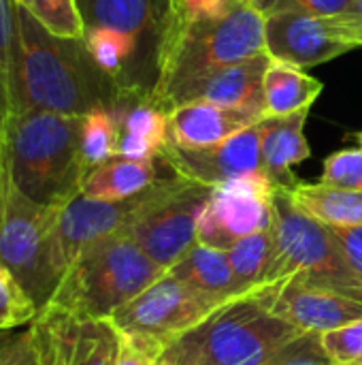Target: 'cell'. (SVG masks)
I'll use <instances>...</instances> for the list:
<instances>
[{
	"label": "cell",
	"instance_id": "cell-1",
	"mask_svg": "<svg viewBox=\"0 0 362 365\" xmlns=\"http://www.w3.org/2000/svg\"><path fill=\"white\" fill-rule=\"evenodd\" d=\"M117 98V83L94 62L83 38L55 36L15 4L9 115L51 111L81 118L98 107L113 109Z\"/></svg>",
	"mask_w": 362,
	"mask_h": 365
},
{
	"label": "cell",
	"instance_id": "cell-2",
	"mask_svg": "<svg viewBox=\"0 0 362 365\" xmlns=\"http://www.w3.org/2000/svg\"><path fill=\"white\" fill-rule=\"evenodd\" d=\"M9 184L41 207L81 192V118L51 111L11 113L2 133Z\"/></svg>",
	"mask_w": 362,
	"mask_h": 365
},
{
	"label": "cell",
	"instance_id": "cell-3",
	"mask_svg": "<svg viewBox=\"0 0 362 365\" xmlns=\"http://www.w3.org/2000/svg\"><path fill=\"white\" fill-rule=\"evenodd\" d=\"M265 51V15L247 0L220 15L181 17L154 101L171 113L209 75Z\"/></svg>",
	"mask_w": 362,
	"mask_h": 365
},
{
	"label": "cell",
	"instance_id": "cell-4",
	"mask_svg": "<svg viewBox=\"0 0 362 365\" xmlns=\"http://www.w3.org/2000/svg\"><path fill=\"white\" fill-rule=\"evenodd\" d=\"M301 336L271 310L267 284L224 304L166 351L181 365H267Z\"/></svg>",
	"mask_w": 362,
	"mask_h": 365
},
{
	"label": "cell",
	"instance_id": "cell-5",
	"mask_svg": "<svg viewBox=\"0 0 362 365\" xmlns=\"http://www.w3.org/2000/svg\"><path fill=\"white\" fill-rule=\"evenodd\" d=\"M164 274V267L117 231L79 252L47 306L79 319H111Z\"/></svg>",
	"mask_w": 362,
	"mask_h": 365
},
{
	"label": "cell",
	"instance_id": "cell-6",
	"mask_svg": "<svg viewBox=\"0 0 362 365\" xmlns=\"http://www.w3.org/2000/svg\"><path fill=\"white\" fill-rule=\"evenodd\" d=\"M269 229L273 235V265L267 284L294 276L362 299V282L333 231L303 212L292 201L288 188H275L271 197Z\"/></svg>",
	"mask_w": 362,
	"mask_h": 365
},
{
	"label": "cell",
	"instance_id": "cell-7",
	"mask_svg": "<svg viewBox=\"0 0 362 365\" xmlns=\"http://www.w3.org/2000/svg\"><path fill=\"white\" fill-rule=\"evenodd\" d=\"M83 30L109 28L137 45V94L154 98L181 24L179 0H77Z\"/></svg>",
	"mask_w": 362,
	"mask_h": 365
},
{
	"label": "cell",
	"instance_id": "cell-8",
	"mask_svg": "<svg viewBox=\"0 0 362 365\" xmlns=\"http://www.w3.org/2000/svg\"><path fill=\"white\" fill-rule=\"evenodd\" d=\"M58 207H41L11 184L0 218V265L17 280L41 312L53 297L60 274L51 252V227Z\"/></svg>",
	"mask_w": 362,
	"mask_h": 365
},
{
	"label": "cell",
	"instance_id": "cell-9",
	"mask_svg": "<svg viewBox=\"0 0 362 365\" xmlns=\"http://www.w3.org/2000/svg\"><path fill=\"white\" fill-rule=\"evenodd\" d=\"M211 190L171 173L158 182L151 199L122 231L154 263L169 269L196 244V222Z\"/></svg>",
	"mask_w": 362,
	"mask_h": 365
},
{
	"label": "cell",
	"instance_id": "cell-10",
	"mask_svg": "<svg viewBox=\"0 0 362 365\" xmlns=\"http://www.w3.org/2000/svg\"><path fill=\"white\" fill-rule=\"evenodd\" d=\"M224 304L228 302L203 295L164 274L109 321L122 334L141 336L166 349L173 340L201 325Z\"/></svg>",
	"mask_w": 362,
	"mask_h": 365
},
{
	"label": "cell",
	"instance_id": "cell-11",
	"mask_svg": "<svg viewBox=\"0 0 362 365\" xmlns=\"http://www.w3.org/2000/svg\"><path fill=\"white\" fill-rule=\"evenodd\" d=\"M38 365H115L119 331L109 319H79L43 308L30 323Z\"/></svg>",
	"mask_w": 362,
	"mask_h": 365
},
{
	"label": "cell",
	"instance_id": "cell-12",
	"mask_svg": "<svg viewBox=\"0 0 362 365\" xmlns=\"http://www.w3.org/2000/svg\"><path fill=\"white\" fill-rule=\"evenodd\" d=\"M275 184L267 175H250L213 188L196 222V242L228 250L243 237L271 227Z\"/></svg>",
	"mask_w": 362,
	"mask_h": 365
},
{
	"label": "cell",
	"instance_id": "cell-13",
	"mask_svg": "<svg viewBox=\"0 0 362 365\" xmlns=\"http://www.w3.org/2000/svg\"><path fill=\"white\" fill-rule=\"evenodd\" d=\"M158 182L126 201H96L79 192L64 205H60L55 210L51 227V252L60 278H64L66 269L73 265L81 250L107 235L122 231L151 199Z\"/></svg>",
	"mask_w": 362,
	"mask_h": 365
},
{
	"label": "cell",
	"instance_id": "cell-14",
	"mask_svg": "<svg viewBox=\"0 0 362 365\" xmlns=\"http://www.w3.org/2000/svg\"><path fill=\"white\" fill-rule=\"evenodd\" d=\"M162 158L177 175L209 188H220L250 175H267L258 124L207 148H181L169 141Z\"/></svg>",
	"mask_w": 362,
	"mask_h": 365
},
{
	"label": "cell",
	"instance_id": "cell-15",
	"mask_svg": "<svg viewBox=\"0 0 362 365\" xmlns=\"http://www.w3.org/2000/svg\"><path fill=\"white\" fill-rule=\"evenodd\" d=\"M352 49L356 45L341 36L335 17L297 13L265 17V51L275 62L307 68L335 60Z\"/></svg>",
	"mask_w": 362,
	"mask_h": 365
},
{
	"label": "cell",
	"instance_id": "cell-16",
	"mask_svg": "<svg viewBox=\"0 0 362 365\" xmlns=\"http://www.w3.org/2000/svg\"><path fill=\"white\" fill-rule=\"evenodd\" d=\"M271 310L299 331L318 336L362 321V299L294 276L271 284Z\"/></svg>",
	"mask_w": 362,
	"mask_h": 365
},
{
	"label": "cell",
	"instance_id": "cell-17",
	"mask_svg": "<svg viewBox=\"0 0 362 365\" xmlns=\"http://www.w3.org/2000/svg\"><path fill=\"white\" fill-rule=\"evenodd\" d=\"M271 56L267 51L252 56L247 60H241L237 64H230L201 83H196L181 101V105L205 101L220 107L230 109H243L267 118V105H265V73L271 64ZM179 105V107H181Z\"/></svg>",
	"mask_w": 362,
	"mask_h": 365
},
{
	"label": "cell",
	"instance_id": "cell-18",
	"mask_svg": "<svg viewBox=\"0 0 362 365\" xmlns=\"http://www.w3.org/2000/svg\"><path fill=\"white\" fill-rule=\"evenodd\" d=\"M260 120L252 111L196 101L169 113V141L181 148H207L235 137Z\"/></svg>",
	"mask_w": 362,
	"mask_h": 365
},
{
	"label": "cell",
	"instance_id": "cell-19",
	"mask_svg": "<svg viewBox=\"0 0 362 365\" xmlns=\"http://www.w3.org/2000/svg\"><path fill=\"white\" fill-rule=\"evenodd\" d=\"M113 113L119 126L117 156L130 160H156L169 143V113L145 96L119 92Z\"/></svg>",
	"mask_w": 362,
	"mask_h": 365
},
{
	"label": "cell",
	"instance_id": "cell-20",
	"mask_svg": "<svg viewBox=\"0 0 362 365\" xmlns=\"http://www.w3.org/2000/svg\"><path fill=\"white\" fill-rule=\"evenodd\" d=\"M307 115L309 109H303L286 118H265L258 122L265 173L275 188L292 190L299 184L292 167L312 156V148L305 139Z\"/></svg>",
	"mask_w": 362,
	"mask_h": 365
},
{
	"label": "cell",
	"instance_id": "cell-21",
	"mask_svg": "<svg viewBox=\"0 0 362 365\" xmlns=\"http://www.w3.org/2000/svg\"><path fill=\"white\" fill-rule=\"evenodd\" d=\"M169 173L175 171L162 156L156 160H130L115 156L85 173L81 195L96 201H126L141 195Z\"/></svg>",
	"mask_w": 362,
	"mask_h": 365
},
{
	"label": "cell",
	"instance_id": "cell-22",
	"mask_svg": "<svg viewBox=\"0 0 362 365\" xmlns=\"http://www.w3.org/2000/svg\"><path fill=\"white\" fill-rule=\"evenodd\" d=\"M166 274L179 280L181 284L215 299L230 302L241 295H247L239 289L233 276V267H230L226 250L209 248L198 242L190 250H186L166 269Z\"/></svg>",
	"mask_w": 362,
	"mask_h": 365
},
{
	"label": "cell",
	"instance_id": "cell-23",
	"mask_svg": "<svg viewBox=\"0 0 362 365\" xmlns=\"http://www.w3.org/2000/svg\"><path fill=\"white\" fill-rule=\"evenodd\" d=\"M322 83L299 66L271 62L265 73V105L267 118H286L303 109H312L320 96Z\"/></svg>",
	"mask_w": 362,
	"mask_h": 365
},
{
	"label": "cell",
	"instance_id": "cell-24",
	"mask_svg": "<svg viewBox=\"0 0 362 365\" xmlns=\"http://www.w3.org/2000/svg\"><path fill=\"white\" fill-rule=\"evenodd\" d=\"M292 201L312 218L326 227L356 229L362 227V190H346L318 184L299 182L290 190Z\"/></svg>",
	"mask_w": 362,
	"mask_h": 365
},
{
	"label": "cell",
	"instance_id": "cell-25",
	"mask_svg": "<svg viewBox=\"0 0 362 365\" xmlns=\"http://www.w3.org/2000/svg\"><path fill=\"white\" fill-rule=\"evenodd\" d=\"M233 276L243 293L267 287L269 272L273 265V235L271 229L243 237L226 250Z\"/></svg>",
	"mask_w": 362,
	"mask_h": 365
},
{
	"label": "cell",
	"instance_id": "cell-26",
	"mask_svg": "<svg viewBox=\"0 0 362 365\" xmlns=\"http://www.w3.org/2000/svg\"><path fill=\"white\" fill-rule=\"evenodd\" d=\"M119 126L113 109L98 107L81 115V160L85 173L117 156Z\"/></svg>",
	"mask_w": 362,
	"mask_h": 365
},
{
	"label": "cell",
	"instance_id": "cell-27",
	"mask_svg": "<svg viewBox=\"0 0 362 365\" xmlns=\"http://www.w3.org/2000/svg\"><path fill=\"white\" fill-rule=\"evenodd\" d=\"M55 36L83 38V19L77 0H15Z\"/></svg>",
	"mask_w": 362,
	"mask_h": 365
},
{
	"label": "cell",
	"instance_id": "cell-28",
	"mask_svg": "<svg viewBox=\"0 0 362 365\" xmlns=\"http://www.w3.org/2000/svg\"><path fill=\"white\" fill-rule=\"evenodd\" d=\"M38 310L17 280L0 265V331H13L30 325Z\"/></svg>",
	"mask_w": 362,
	"mask_h": 365
},
{
	"label": "cell",
	"instance_id": "cell-29",
	"mask_svg": "<svg viewBox=\"0 0 362 365\" xmlns=\"http://www.w3.org/2000/svg\"><path fill=\"white\" fill-rule=\"evenodd\" d=\"M265 17L273 15H314V17H344L350 13L354 0H247Z\"/></svg>",
	"mask_w": 362,
	"mask_h": 365
},
{
	"label": "cell",
	"instance_id": "cell-30",
	"mask_svg": "<svg viewBox=\"0 0 362 365\" xmlns=\"http://www.w3.org/2000/svg\"><path fill=\"white\" fill-rule=\"evenodd\" d=\"M320 346L333 365H362V321L320 334Z\"/></svg>",
	"mask_w": 362,
	"mask_h": 365
},
{
	"label": "cell",
	"instance_id": "cell-31",
	"mask_svg": "<svg viewBox=\"0 0 362 365\" xmlns=\"http://www.w3.org/2000/svg\"><path fill=\"white\" fill-rule=\"evenodd\" d=\"M320 182L335 188L362 190V150L348 148L324 158Z\"/></svg>",
	"mask_w": 362,
	"mask_h": 365
},
{
	"label": "cell",
	"instance_id": "cell-32",
	"mask_svg": "<svg viewBox=\"0 0 362 365\" xmlns=\"http://www.w3.org/2000/svg\"><path fill=\"white\" fill-rule=\"evenodd\" d=\"M267 365H333L322 346L318 334H305L299 340H294L290 346H286L280 355H275Z\"/></svg>",
	"mask_w": 362,
	"mask_h": 365
},
{
	"label": "cell",
	"instance_id": "cell-33",
	"mask_svg": "<svg viewBox=\"0 0 362 365\" xmlns=\"http://www.w3.org/2000/svg\"><path fill=\"white\" fill-rule=\"evenodd\" d=\"M0 365H38L30 329L0 331Z\"/></svg>",
	"mask_w": 362,
	"mask_h": 365
},
{
	"label": "cell",
	"instance_id": "cell-34",
	"mask_svg": "<svg viewBox=\"0 0 362 365\" xmlns=\"http://www.w3.org/2000/svg\"><path fill=\"white\" fill-rule=\"evenodd\" d=\"M164 349L147 338L119 334V351L115 365H154Z\"/></svg>",
	"mask_w": 362,
	"mask_h": 365
},
{
	"label": "cell",
	"instance_id": "cell-35",
	"mask_svg": "<svg viewBox=\"0 0 362 365\" xmlns=\"http://www.w3.org/2000/svg\"><path fill=\"white\" fill-rule=\"evenodd\" d=\"M15 41V0H0V79L9 94L11 58Z\"/></svg>",
	"mask_w": 362,
	"mask_h": 365
},
{
	"label": "cell",
	"instance_id": "cell-36",
	"mask_svg": "<svg viewBox=\"0 0 362 365\" xmlns=\"http://www.w3.org/2000/svg\"><path fill=\"white\" fill-rule=\"evenodd\" d=\"M335 235V240L339 242L350 267L354 269V274L358 276L362 282V227L356 229H341V227H329Z\"/></svg>",
	"mask_w": 362,
	"mask_h": 365
},
{
	"label": "cell",
	"instance_id": "cell-37",
	"mask_svg": "<svg viewBox=\"0 0 362 365\" xmlns=\"http://www.w3.org/2000/svg\"><path fill=\"white\" fill-rule=\"evenodd\" d=\"M243 0H179L181 17H205V15H220Z\"/></svg>",
	"mask_w": 362,
	"mask_h": 365
},
{
	"label": "cell",
	"instance_id": "cell-38",
	"mask_svg": "<svg viewBox=\"0 0 362 365\" xmlns=\"http://www.w3.org/2000/svg\"><path fill=\"white\" fill-rule=\"evenodd\" d=\"M335 24H337V28H339V32H341V36H344V38H348V41H352L356 47H361L362 28H358V26H352V24H350V21H346L344 17H335Z\"/></svg>",
	"mask_w": 362,
	"mask_h": 365
},
{
	"label": "cell",
	"instance_id": "cell-39",
	"mask_svg": "<svg viewBox=\"0 0 362 365\" xmlns=\"http://www.w3.org/2000/svg\"><path fill=\"white\" fill-rule=\"evenodd\" d=\"M6 188H9V178H6V163H4V141L0 137V218L6 201Z\"/></svg>",
	"mask_w": 362,
	"mask_h": 365
},
{
	"label": "cell",
	"instance_id": "cell-40",
	"mask_svg": "<svg viewBox=\"0 0 362 365\" xmlns=\"http://www.w3.org/2000/svg\"><path fill=\"white\" fill-rule=\"evenodd\" d=\"M6 120H9V94H6V88L0 79V137L4 133Z\"/></svg>",
	"mask_w": 362,
	"mask_h": 365
},
{
	"label": "cell",
	"instance_id": "cell-41",
	"mask_svg": "<svg viewBox=\"0 0 362 365\" xmlns=\"http://www.w3.org/2000/svg\"><path fill=\"white\" fill-rule=\"evenodd\" d=\"M344 19H346V21H350L352 26H358V28H362V0H354V4H352L350 13H348V15H344Z\"/></svg>",
	"mask_w": 362,
	"mask_h": 365
},
{
	"label": "cell",
	"instance_id": "cell-42",
	"mask_svg": "<svg viewBox=\"0 0 362 365\" xmlns=\"http://www.w3.org/2000/svg\"><path fill=\"white\" fill-rule=\"evenodd\" d=\"M154 365H181V361H179L177 357H173L169 351H164V353L156 359V364Z\"/></svg>",
	"mask_w": 362,
	"mask_h": 365
},
{
	"label": "cell",
	"instance_id": "cell-43",
	"mask_svg": "<svg viewBox=\"0 0 362 365\" xmlns=\"http://www.w3.org/2000/svg\"><path fill=\"white\" fill-rule=\"evenodd\" d=\"M352 137H354V139L358 141V148H361V150H362V130H358V133H354Z\"/></svg>",
	"mask_w": 362,
	"mask_h": 365
}]
</instances>
